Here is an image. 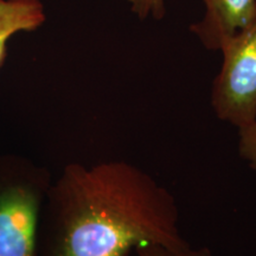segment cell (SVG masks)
<instances>
[{"instance_id": "6da1fadb", "label": "cell", "mask_w": 256, "mask_h": 256, "mask_svg": "<svg viewBox=\"0 0 256 256\" xmlns=\"http://www.w3.org/2000/svg\"><path fill=\"white\" fill-rule=\"evenodd\" d=\"M174 197L127 162L69 164L51 183L40 234L48 256H128L142 246L183 247Z\"/></svg>"}, {"instance_id": "7a4b0ae2", "label": "cell", "mask_w": 256, "mask_h": 256, "mask_svg": "<svg viewBox=\"0 0 256 256\" xmlns=\"http://www.w3.org/2000/svg\"><path fill=\"white\" fill-rule=\"evenodd\" d=\"M49 174L17 156H0V256H36Z\"/></svg>"}, {"instance_id": "3957f363", "label": "cell", "mask_w": 256, "mask_h": 256, "mask_svg": "<svg viewBox=\"0 0 256 256\" xmlns=\"http://www.w3.org/2000/svg\"><path fill=\"white\" fill-rule=\"evenodd\" d=\"M223 64L211 104L220 120L236 128L256 122V18L220 46Z\"/></svg>"}, {"instance_id": "277c9868", "label": "cell", "mask_w": 256, "mask_h": 256, "mask_svg": "<svg viewBox=\"0 0 256 256\" xmlns=\"http://www.w3.org/2000/svg\"><path fill=\"white\" fill-rule=\"evenodd\" d=\"M206 17L191 30L209 50H220L256 18V0H204Z\"/></svg>"}, {"instance_id": "5b68a950", "label": "cell", "mask_w": 256, "mask_h": 256, "mask_svg": "<svg viewBox=\"0 0 256 256\" xmlns=\"http://www.w3.org/2000/svg\"><path fill=\"white\" fill-rule=\"evenodd\" d=\"M46 20L40 0H0V66L6 56V44L14 34L34 31Z\"/></svg>"}, {"instance_id": "8992f818", "label": "cell", "mask_w": 256, "mask_h": 256, "mask_svg": "<svg viewBox=\"0 0 256 256\" xmlns=\"http://www.w3.org/2000/svg\"><path fill=\"white\" fill-rule=\"evenodd\" d=\"M138 256H212L210 249L206 247H191L190 244L183 247H164V246L152 244L142 246L136 249Z\"/></svg>"}, {"instance_id": "52a82bcc", "label": "cell", "mask_w": 256, "mask_h": 256, "mask_svg": "<svg viewBox=\"0 0 256 256\" xmlns=\"http://www.w3.org/2000/svg\"><path fill=\"white\" fill-rule=\"evenodd\" d=\"M238 154L256 171V122L238 128Z\"/></svg>"}, {"instance_id": "ba28073f", "label": "cell", "mask_w": 256, "mask_h": 256, "mask_svg": "<svg viewBox=\"0 0 256 256\" xmlns=\"http://www.w3.org/2000/svg\"><path fill=\"white\" fill-rule=\"evenodd\" d=\"M133 12L140 18H146L152 14L156 19H160L165 14V0H130Z\"/></svg>"}]
</instances>
